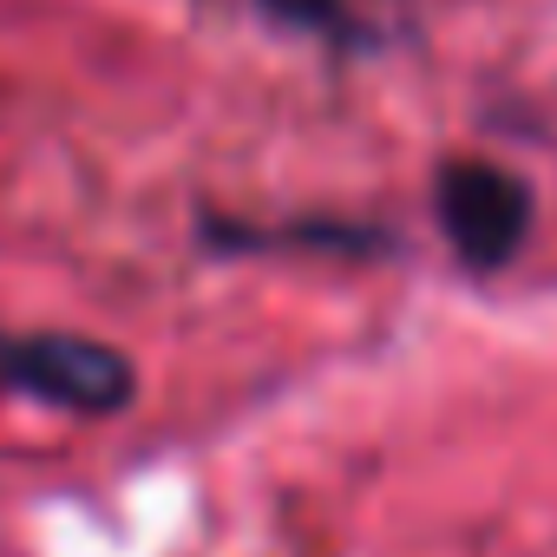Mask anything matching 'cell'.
Listing matches in <instances>:
<instances>
[{
  "label": "cell",
  "instance_id": "2",
  "mask_svg": "<svg viewBox=\"0 0 557 557\" xmlns=\"http://www.w3.org/2000/svg\"><path fill=\"white\" fill-rule=\"evenodd\" d=\"M433 210H440V230L453 243V256L479 275L505 269L531 230V190L498 171V164H479V158H446L440 177H433Z\"/></svg>",
  "mask_w": 557,
  "mask_h": 557
},
{
  "label": "cell",
  "instance_id": "3",
  "mask_svg": "<svg viewBox=\"0 0 557 557\" xmlns=\"http://www.w3.org/2000/svg\"><path fill=\"white\" fill-rule=\"evenodd\" d=\"M256 8L269 14V21H283V27H296V34H322V40H335V47H355L361 34V21L348 14V0H256Z\"/></svg>",
  "mask_w": 557,
  "mask_h": 557
},
{
  "label": "cell",
  "instance_id": "1",
  "mask_svg": "<svg viewBox=\"0 0 557 557\" xmlns=\"http://www.w3.org/2000/svg\"><path fill=\"white\" fill-rule=\"evenodd\" d=\"M138 394V368L92 335H0V400H34L79 420H112Z\"/></svg>",
  "mask_w": 557,
  "mask_h": 557
}]
</instances>
